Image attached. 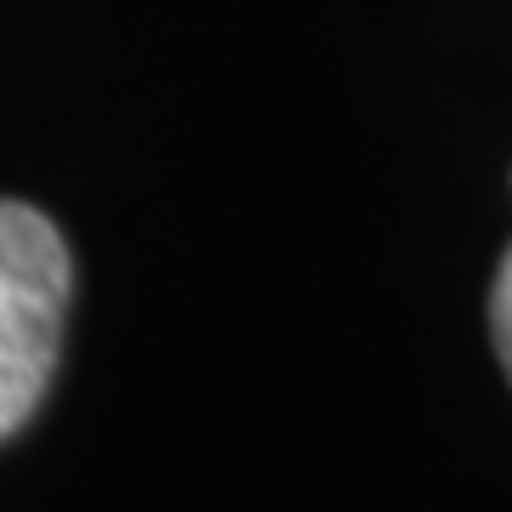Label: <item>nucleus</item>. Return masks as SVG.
<instances>
[{
    "mask_svg": "<svg viewBox=\"0 0 512 512\" xmlns=\"http://www.w3.org/2000/svg\"><path fill=\"white\" fill-rule=\"evenodd\" d=\"M74 262L52 217L0 200V439H12L52 387Z\"/></svg>",
    "mask_w": 512,
    "mask_h": 512,
    "instance_id": "nucleus-1",
    "label": "nucleus"
},
{
    "mask_svg": "<svg viewBox=\"0 0 512 512\" xmlns=\"http://www.w3.org/2000/svg\"><path fill=\"white\" fill-rule=\"evenodd\" d=\"M490 330H495V353L512 376V245L501 256V274H495V296H490Z\"/></svg>",
    "mask_w": 512,
    "mask_h": 512,
    "instance_id": "nucleus-2",
    "label": "nucleus"
}]
</instances>
